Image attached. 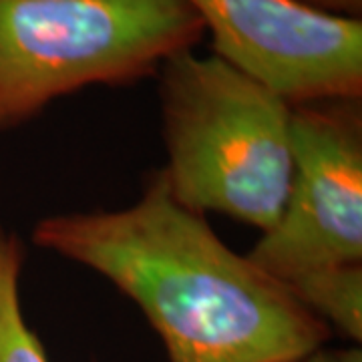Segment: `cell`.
I'll use <instances>...</instances> for the list:
<instances>
[{
	"instance_id": "6da1fadb",
	"label": "cell",
	"mask_w": 362,
	"mask_h": 362,
	"mask_svg": "<svg viewBox=\"0 0 362 362\" xmlns=\"http://www.w3.org/2000/svg\"><path fill=\"white\" fill-rule=\"evenodd\" d=\"M33 244L103 276L141 310L169 362H302L332 338L290 288L233 252L151 171L127 207L52 214Z\"/></svg>"
},
{
	"instance_id": "7a4b0ae2",
	"label": "cell",
	"mask_w": 362,
	"mask_h": 362,
	"mask_svg": "<svg viewBox=\"0 0 362 362\" xmlns=\"http://www.w3.org/2000/svg\"><path fill=\"white\" fill-rule=\"evenodd\" d=\"M163 169L171 195L262 233L284 214L292 173V107L218 57L185 51L157 73Z\"/></svg>"
},
{
	"instance_id": "3957f363",
	"label": "cell",
	"mask_w": 362,
	"mask_h": 362,
	"mask_svg": "<svg viewBox=\"0 0 362 362\" xmlns=\"http://www.w3.org/2000/svg\"><path fill=\"white\" fill-rule=\"evenodd\" d=\"M204 37L185 0H0V135L78 90L156 78Z\"/></svg>"
},
{
	"instance_id": "277c9868",
	"label": "cell",
	"mask_w": 362,
	"mask_h": 362,
	"mask_svg": "<svg viewBox=\"0 0 362 362\" xmlns=\"http://www.w3.org/2000/svg\"><path fill=\"white\" fill-rule=\"evenodd\" d=\"M292 151L284 214L246 254L288 288L362 264V99L292 107Z\"/></svg>"
},
{
	"instance_id": "5b68a950",
	"label": "cell",
	"mask_w": 362,
	"mask_h": 362,
	"mask_svg": "<svg viewBox=\"0 0 362 362\" xmlns=\"http://www.w3.org/2000/svg\"><path fill=\"white\" fill-rule=\"evenodd\" d=\"M211 35L214 57L290 107L362 99V18L296 0H185Z\"/></svg>"
},
{
	"instance_id": "8992f818",
	"label": "cell",
	"mask_w": 362,
	"mask_h": 362,
	"mask_svg": "<svg viewBox=\"0 0 362 362\" xmlns=\"http://www.w3.org/2000/svg\"><path fill=\"white\" fill-rule=\"evenodd\" d=\"M23 238L0 220V362H51L21 304Z\"/></svg>"
},
{
	"instance_id": "52a82bcc",
	"label": "cell",
	"mask_w": 362,
	"mask_h": 362,
	"mask_svg": "<svg viewBox=\"0 0 362 362\" xmlns=\"http://www.w3.org/2000/svg\"><path fill=\"white\" fill-rule=\"evenodd\" d=\"M290 292L332 332L350 344L362 342V264L318 272L290 286Z\"/></svg>"
},
{
	"instance_id": "ba28073f",
	"label": "cell",
	"mask_w": 362,
	"mask_h": 362,
	"mask_svg": "<svg viewBox=\"0 0 362 362\" xmlns=\"http://www.w3.org/2000/svg\"><path fill=\"white\" fill-rule=\"evenodd\" d=\"M300 4L342 18H362V0H296Z\"/></svg>"
},
{
	"instance_id": "9c48e42d",
	"label": "cell",
	"mask_w": 362,
	"mask_h": 362,
	"mask_svg": "<svg viewBox=\"0 0 362 362\" xmlns=\"http://www.w3.org/2000/svg\"><path fill=\"white\" fill-rule=\"evenodd\" d=\"M302 362H362L361 344H349L340 349H322L314 350L310 356H306Z\"/></svg>"
}]
</instances>
